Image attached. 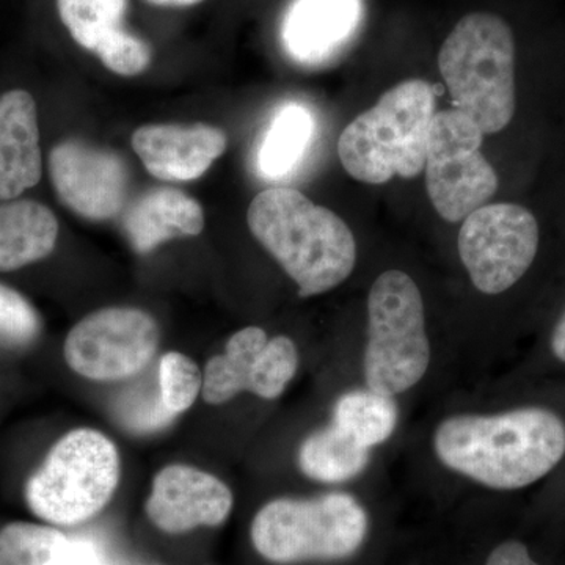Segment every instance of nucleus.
Wrapping results in <instances>:
<instances>
[{"instance_id": "nucleus-25", "label": "nucleus", "mask_w": 565, "mask_h": 565, "mask_svg": "<svg viewBox=\"0 0 565 565\" xmlns=\"http://www.w3.org/2000/svg\"><path fill=\"white\" fill-rule=\"evenodd\" d=\"M41 318L24 294L0 281V343L28 348L41 333Z\"/></svg>"}, {"instance_id": "nucleus-4", "label": "nucleus", "mask_w": 565, "mask_h": 565, "mask_svg": "<svg viewBox=\"0 0 565 565\" xmlns=\"http://www.w3.org/2000/svg\"><path fill=\"white\" fill-rule=\"evenodd\" d=\"M438 68L455 109L486 136L503 132L519 110L516 43L509 22L473 11L457 22L438 52Z\"/></svg>"}, {"instance_id": "nucleus-11", "label": "nucleus", "mask_w": 565, "mask_h": 565, "mask_svg": "<svg viewBox=\"0 0 565 565\" xmlns=\"http://www.w3.org/2000/svg\"><path fill=\"white\" fill-rule=\"evenodd\" d=\"M299 367L300 351L292 338L269 337L262 327H245L230 338L225 351L206 363L204 403L222 405L244 393L263 401L278 399Z\"/></svg>"}, {"instance_id": "nucleus-9", "label": "nucleus", "mask_w": 565, "mask_h": 565, "mask_svg": "<svg viewBox=\"0 0 565 565\" xmlns=\"http://www.w3.org/2000/svg\"><path fill=\"white\" fill-rule=\"evenodd\" d=\"M484 137L462 111L435 114L424 172L430 202L446 222H463L490 203L500 188L497 170L481 151Z\"/></svg>"}, {"instance_id": "nucleus-21", "label": "nucleus", "mask_w": 565, "mask_h": 565, "mask_svg": "<svg viewBox=\"0 0 565 565\" xmlns=\"http://www.w3.org/2000/svg\"><path fill=\"white\" fill-rule=\"evenodd\" d=\"M129 6L131 0H55L58 21L70 39L102 63L140 36L128 28Z\"/></svg>"}, {"instance_id": "nucleus-19", "label": "nucleus", "mask_w": 565, "mask_h": 565, "mask_svg": "<svg viewBox=\"0 0 565 565\" xmlns=\"http://www.w3.org/2000/svg\"><path fill=\"white\" fill-rule=\"evenodd\" d=\"M0 565H107L102 546L57 527L14 522L0 530Z\"/></svg>"}, {"instance_id": "nucleus-10", "label": "nucleus", "mask_w": 565, "mask_h": 565, "mask_svg": "<svg viewBox=\"0 0 565 565\" xmlns=\"http://www.w3.org/2000/svg\"><path fill=\"white\" fill-rule=\"evenodd\" d=\"M158 322L147 311L110 307L85 316L70 330L63 356L74 373L95 382L140 374L158 352Z\"/></svg>"}, {"instance_id": "nucleus-2", "label": "nucleus", "mask_w": 565, "mask_h": 565, "mask_svg": "<svg viewBox=\"0 0 565 565\" xmlns=\"http://www.w3.org/2000/svg\"><path fill=\"white\" fill-rule=\"evenodd\" d=\"M248 228L297 286L302 299L340 288L356 266L348 223L292 188H270L253 199Z\"/></svg>"}, {"instance_id": "nucleus-28", "label": "nucleus", "mask_w": 565, "mask_h": 565, "mask_svg": "<svg viewBox=\"0 0 565 565\" xmlns=\"http://www.w3.org/2000/svg\"><path fill=\"white\" fill-rule=\"evenodd\" d=\"M548 351L555 362L565 366V305L550 330Z\"/></svg>"}, {"instance_id": "nucleus-22", "label": "nucleus", "mask_w": 565, "mask_h": 565, "mask_svg": "<svg viewBox=\"0 0 565 565\" xmlns=\"http://www.w3.org/2000/svg\"><path fill=\"white\" fill-rule=\"evenodd\" d=\"M329 419L364 448L377 452L399 430L403 403L356 384L334 397Z\"/></svg>"}, {"instance_id": "nucleus-16", "label": "nucleus", "mask_w": 565, "mask_h": 565, "mask_svg": "<svg viewBox=\"0 0 565 565\" xmlns=\"http://www.w3.org/2000/svg\"><path fill=\"white\" fill-rule=\"evenodd\" d=\"M228 145L222 129L207 125H148L132 136V148L145 169L162 181L203 177Z\"/></svg>"}, {"instance_id": "nucleus-18", "label": "nucleus", "mask_w": 565, "mask_h": 565, "mask_svg": "<svg viewBox=\"0 0 565 565\" xmlns=\"http://www.w3.org/2000/svg\"><path fill=\"white\" fill-rule=\"evenodd\" d=\"M122 223L134 250L147 255L169 241L199 236L204 228V214L200 203L184 192L154 189L129 207Z\"/></svg>"}, {"instance_id": "nucleus-23", "label": "nucleus", "mask_w": 565, "mask_h": 565, "mask_svg": "<svg viewBox=\"0 0 565 565\" xmlns=\"http://www.w3.org/2000/svg\"><path fill=\"white\" fill-rule=\"evenodd\" d=\"M313 111L303 104L289 102L270 118L256 150V170L264 180H285L291 174L313 143Z\"/></svg>"}, {"instance_id": "nucleus-26", "label": "nucleus", "mask_w": 565, "mask_h": 565, "mask_svg": "<svg viewBox=\"0 0 565 565\" xmlns=\"http://www.w3.org/2000/svg\"><path fill=\"white\" fill-rule=\"evenodd\" d=\"M117 416L126 429L139 434L163 429L177 418L163 405L159 388L158 392L134 388L132 392L122 394L118 403Z\"/></svg>"}, {"instance_id": "nucleus-12", "label": "nucleus", "mask_w": 565, "mask_h": 565, "mask_svg": "<svg viewBox=\"0 0 565 565\" xmlns=\"http://www.w3.org/2000/svg\"><path fill=\"white\" fill-rule=\"evenodd\" d=\"M46 172L58 202L81 217L109 221L125 207L129 172L115 152L84 140L62 139L44 156Z\"/></svg>"}, {"instance_id": "nucleus-15", "label": "nucleus", "mask_w": 565, "mask_h": 565, "mask_svg": "<svg viewBox=\"0 0 565 565\" xmlns=\"http://www.w3.org/2000/svg\"><path fill=\"white\" fill-rule=\"evenodd\" d=\"M362 17V0H292L281 22L286 54L299 65H326L348 46Z\"/></svg>"}, {"instance_id": "nucleus-24", "label": "nucleus", "mask_w": 565, "mask_h": 565, "mask_svg": "<svg viewBox=\"0 0 565 565\" xmlns=\"http://www.w3.org/2000/svg\"><path fill=\"white\" fill-rule=\"evenodd\" d=\"M158 386L167 411L178 416L195 403L202 392L203 374L191 356L169 352L159 362Z\"/></svg>"}, {"instance_id": "nucleus-3", "label": "nucleus", "mask_w": 565, "mask_h": 565, "mask_svg": "<svg viewBox=\"0 0 565 565\" xmlns=\"http://www.w3.org/2000/svg\"><path fill=\"white\" fill-rule=\"evenodd\" d=\"M441 359L415 278L401 269L377 275L367 292L359 384L404 403L426 388Z\"/></svg>"}, {"instance_id": "nucleus-7", "label": "nucleus", "mask_w": 565, "mask_h": 565, "mask_svg": "<svg viewBox=\"0 0 565 565\" xmlns=\"http://www.w3.org/2000/svg\"><path fill=\"white\" fill-rule=\"evenodd\" d=\"M120 475L114 441L99 430L81 427L52 446L25 484V501L51 525H79L109 504Z\"/></svg>"}, {"instance_id": "nucleus-17", "label": "nucleus", "mask_w": 565, "mask_h": 565, "mask_svg": "<svg viewBox=\"0 0 565 565\" xmlns=\"http://www.w3.org/2000/svg\"><path fill=\"white\" fill-rule=\"evenodd\" d=\"M61 223L46 203L32 196L0 202V274L20 273L50 258Z\"/></svg>"}, {"instance_id": "nucleus-14", "label": "nucleus", "mask_w": 565, "mask_h": 565, "mask_svg": "<svg viewBox=\"0 0 565 565\" xmlns=\"http://www.w3.org/2000/svg\"><path fill=\"white\" fill-rule=\"evenodd\" d=\"M44 177L39 98L22 84L0 88V202L21 199Z\"/></svg>"}, {"instance_id": "nucleus-20", "label": "nucleus", "mask_w": 565, "mask_h": 565, "mask_svg": "<svg viewBox=\"0 0 565 565\" xmlns=\"http://www.w3.org/2000/svg\"><path fill=\"white\" fill-rule=\"evenodd\" d=\"M375 451L364 448L337 424L327 419L300 441L296 462L300 473L322 486H345L370 471Z\"/></svg>"}, {"instance_id": "nucleus-1", "label": "nucleus", "mask_w": 565, "mask_h": 565, "mask_svg": "<svg viewBox=\"0 0 565 565\" xmlns=\"http://www.w3.org/2000/svg\"><path fill=\"white\" fill-rule=\"evenodd\" d=\"M444 473L479 489L515 492L548 478L565 460V418L542 404L444 414L427 437Z\"/></svg>"}, {"instance_id": "nucleus-27", "label": "nucleus", "mask_w": 565, "mask_h": 565, "mask_svg": "<svg viewBox=\"0 0 565 565\" xmlns=\"http://www.w3.org/2000/svg\"><path fill=\"white\" fill-rule=\"evenodd\" d=\"M486 565H541L535 563L527 546L520 541H505L494 546Z\"/></svg>"}, {"instance_id": "nucleus-29", "label": "nucleus", "mask_w": 565, "mask_h": 565, "mask_svg": "<svg viewBox=\"0 0 565 565\" xmlns=\"http://www.w3.org/2000/svg\"><path fill=\"white\" fill-rule=\"evenodd\" d=\"M145 2L159 7V9H191L206 0H145Z\"/></svg>"}, {"instance_id": "nucleus-8", "label": "nucleus", "mask_w": 565, "mask_h": 565, "mask_svg": "<svg viewBox=\"0 0 565 565\" xmlns=\"http://www.w3.org/2000/svg\"><path fill=\"white\" fill-rule=\"evenodd\" d=\"M544 232L531 207L487 203L471 212L457 236V253L479 294L500 297L516 288L541 256Z\"/></svg>"}, {"instance_id": "nucleus-5", "label": "nucleus", "mask_w": 565, "mask_h": 565, "mask_svg": "<svg viewBox=\"0 0 565 565\" xmlns=\"http://www.w3.org/2000/svg\"><path fill=\"white\" fill-rule=\"evenodd\" d=\"M435 114L429 82L408 79L394 85L341 134L338 156L345 172L374 185L394 177H418L426 163Z\"/></svg>"}, {"instance_id": "nucleus-13", "label": "nucleus", "mask_w": 565, "mask_h": 565, "mask_svg": "<svg viewBox=\"0 0 565 565\" xmlns=\"http://www.w3.org/2000/svg\"><path fill=\"white\" fill-rule=\"evenodd\" d=\"M233 504V492L221 479L199 468L174 463L152 479L145 511L163 533L184 534L200 526H221L232 514Z\"/></svg>"}, {"instance_id": "nucleus-6", "label": "nucleus", "mask_w": 565, "mask_h": 565, "mask_svg": "<svg viewBox=\"0 0 565 565\" xmlns=\"http://www.w3.org/2000/svg\"><path fill=\"white\" fill-rule=\"evenodd\" d=\"M370 534V512L353 492L280 497L256 512L252 544L274 564L333 563L360 552Z\"/></svg>"}]
</instances>
